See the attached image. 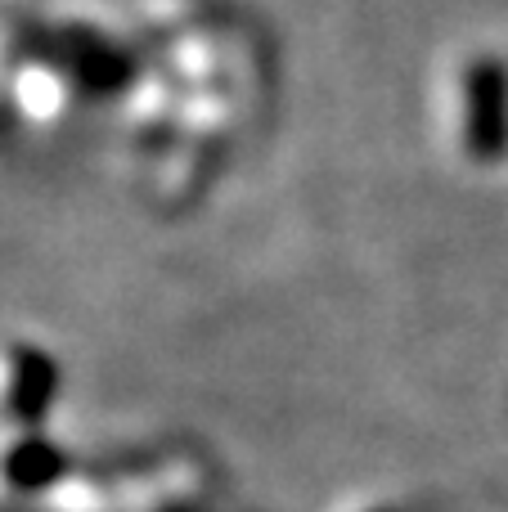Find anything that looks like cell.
<instances>
[{
	"label": "cell",
	"instance_id": "3957f363",
	"mask_svg": "<svg viewBox=\"0 0 508 512\" xmlns=\"http://www.w3.org/2000/svg\"><path fill=\"white\" fill-rule=\"evenodd\" d=\"M59 369L32 342H0V427H45Z\"/></svg>",
	"mask_w": 508,
	"mask_h": 512
},
{
	"label": "cell",
	"instance_id": "6da1fadb",
	"mask_svg": "<svg viewBox=\"0 0 508 512\" xmlns=\"http://www.w3.org/2000/svg\"><path fill=\"white\" fill-rule=\"evenodd\" d=\"M117 472L122 512H212V472L189 450H162Z\"/></svg>",
	"mask_w": 508,
	"mask_h": 512
},
{
	"label": "cell",
	"instance_id": "7a4b0ae2",
	"mask_svg": "<svg viewBox=\"0 0 508 512\" xmlns=\"http://www.w3.org/2000/svg\"><path fill=\"white\" fill-rule=\"evenodd\" d=\"M68 472V450L45 427H0V504L36 508Z\"/></svg>",
	"mask_w": 508,
	"mask_h": 512
},
{
	"label": "cell",
	"instance_id": "277c9868",
	"mask_svg": "<svg viewBox=\"0 0 508 512\" xmlns=\"http://www.w3.org/2000/svg\"><path fill=\"white\" fill-rule=\"evenodd\" d=\"M356 512H396V508H387V504H374V508H356Z\"/></svg>",
	"mask_w": 508,
	"mask_h": 512
}]
</instances>
